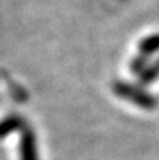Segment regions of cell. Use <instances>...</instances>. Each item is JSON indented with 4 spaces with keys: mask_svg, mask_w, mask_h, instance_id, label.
<instances>
[{
    "mask_svg": "<svg viewBox=\"0 0 159 160\" xmlns=\"http://www.w3.org/2000/svg\"><path fill=\"white\" fill-rule=\"evenodd\" d=\"M27 128V122L20 115H8L3 121H0V139L17 131H24Z\"/></svg>",
    "mask_w": 159,
    "mask_h": 160,
    "instance_id": "cell-3",
    "label": "cell"
},
{
    "mask_svg": "<svg viewBox=\"0 0 159 160\" xmlns=\"http://www.w3.org/2000/svg\"><path fill=\"white\" fill-rule=\"evenodd\" d=\"M159 78V61L155 62L154 65H151L149 68H145L142 73H141V83L142 84H149L155 79Z\"/></svg>",
    "mask_w": 159,
    "mask_h": 160,
    "instance_id": "cell-5",
    "label": "cell"
},
{
    "mask_svg": "<svg viewBox=\"0 0 159 160\" xmlns=\"http://www.w3.org/2000/svg\"><path fill=\"white\" fill-rule=\"evenodd\" d=\"M140 48H141V52H142L145 56L156 52V51L159 49V35H154V37H148V38H145L140 44Z\"/></svg>",
    "mask_w": 159,
    "mask_h": 160,
    "instance_id": "cell-4",
    "label": "cell"
},
{
    "mask_svg": "<svg viewBox=\"0 0 159 160\" xmlns=\"http://www.w3.org/2000/svg\"><path fill=\"white\" fill-rule=\"evenodd\" d=\"M20 160H39L37 136L31 128H25L20 139Z\"/></svg>",
    "mask_w": 159,
    "mask_h": 160,
    "instance_id": "cell-2",
    "label": "cell"
},
{
    "mask_svg": "<svg viewBox=\"0 0 159 160\" xmlns=\"http://www.w3.org/2000/svg\"><path fill=\"white\" fill-rule=\"evenodd\" d=\"M113 91L117 97L127 100L144 110H155L158 105V100L154 96H151L138 86L130 84L128 82H117L113 86Z\"/></svg>",
    "mask_w": 159,
    "mask_h": 160,
    "instance_id": "cell-1",
    "label": "cell"
}]
</instances>
